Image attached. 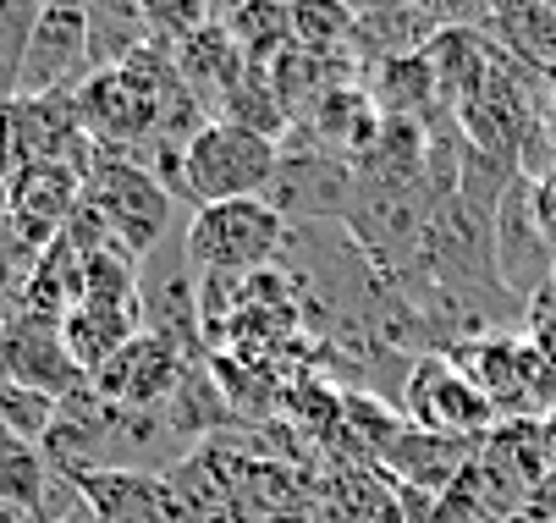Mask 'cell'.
<instances>
[{"mask_svg": "<svg viewBox=\"0 0 556 523\" xmlns=\"http://www.w3.org/2000/svg\"><path fill=\"white\" fill-rule=\"evenodd\" d=\"M276 166H281L276 138L210 116L182 149H166L161 182L177 199H188L193 209H210V204H231V199H265Z\"/></svg>", "mask_w": 556, "mask_h": 523, "instance_id": "1", "label": "cell"}, {"mask_svg": "<svg viewBox=\"0 0 556 523\" xmlns=\"http://www.w3.org/2000/svg\"><path fill=\"white\" fill-rule=\"evenodd\" d=\"M287 243L292 227L270 199H231L193 209L182 232V254L199 276H260L287 254Z\"/></svg>", "mask_w": 556, "mask_h": 523, "instance_id": "2", "label": "cell"}, {"mask_svg": "<svg viewBox=\"0 0 556 523\" xmlns=\"http://www.w3.org/2000/svg\"><path fill=\"white\" fill-rule=\"evenodd\" d=\"M84 209L105 227V238L132 254V259H149L161 248L166 227H172V188L161 182V171H149L143 161L132 155H105L84 182Z\"/></svg>", "mask_w": 556, "mask_h": 523, "instance_id": "3", "label": "cell"}, {"mask_svg": "<svg viewBox=\"0 0 556 523\" xmlns=\"http://www.w3.org/2000/svg\"><path fill=\"white\" fill-rule=\"evenodd\" d=\"M89 78H94V39H89L84 0H45V12L34 23V39H28L17 94H28V100L77 94Z\"/></svg>", "mask_w": 556, "mask_h": 523, "instance_id": "4", "label": "cell"}, {"mask_svg": "<svg viewBox=\"0 0 556 523\" xmlns=\"http://www.w3.org/2000/svg\"><path fill=\"white\" fill-rule=\"evenodd\" d=\"M403 419L435 435H457V441H480L496 424V408L473 392V381L446 358V353H425L408 363L403 381Z\"/></svg>", "mask_w": 556, "mask_h": 523, "instance_id": "5", "label": "cell"}, {"mask_svg": "<svg viewBox=\"0 0 556 523\" xmlns=\"http://www.w3.org/2000/svg\"><path fill=\"white\" fill-rule=\"evenodd\" d=\"M193 353L177 347L172 336L161 331H138L105 369H94V397L111 403V408H127V413H161L172 403V392L182 386Z\"/></svg>", "mask_w": 556, "mask_h": 523, "instance_id": "6", "label": "cell"}, {"mask_svg": "<svg viewBox=\"0 0 556 523\" xmlns=\"http://www.w3.org/2000/svg\"><path fill=\"white\" fill-rule=\"evenodd\" d=\"M0 381H17V386H34V392H50V397H77L89 392V375L77 369V358L66 353L61 342V326L45 320V315H7L0 320Z\"/></svg>", "mask_w": 556, "mask_h": 523, "instance_id": "7", "label": "cell"}, {"mask_svg": "<svg viewBox=\"0 0 556 523\" xmlns=\"http://www.w3.org/2000/svg\"><path fill=\"white\" fill-rule=\"evenodd\" d=\"M491 254H496V281L507 297H518V309H529V297H540L551 286V270H556V248L540 238L534 227V199H529V182L518 177L502 204H496V220H491Z\"/></svg>", "mask_w": 556, "mask_h": 523, "instance_id": "8", "label": "cell"}, {"mask_svg": "<svg viewBox=\"0 0 556 523\" xmlns=\"http://www.w3.org/2000/svg\"><path fill=\"white\" fill-rule=\"evenodd\" d=\"M353 188L358 177L348 171L342 155H331V149H281V166L270 177V204L292 220H320V215H342L353 209Z\"/></svg>", "mask_w": 556, "mask_h": 523, "instance_id": "9", "label": "cell"}, {"mask_svg": "<svg viewBox=\"0 0 556 523\" xmlns=\"http://www.w3.org/2000/svg\"><path fill=\"white\" fill-rule=\"evenodd\" d=\"M485 441V435H480ZM480 441H457V435H435V430H419V424H396L380 446H375V469H386L396 485L408 490H425V496H441L468 463L480 452Z\"/></svg>", "mask_w": 556, "mask_h": 523, "instance_id": "10", "label": "cell"}, {"mask_svg": "<svg viewBox=\"0 0 556 523\" xmlns=\"http://www.w3.org/2000/svg\"><path fill=\"white\" fill-rule=\"evenodd\" d=\"M84 171L77 166H28L7 182V199H12V215H7V227L28 243V248H50L61 232H66V220L77 215V204H84Z\"/></svg>", "mask_w": 556, "mask_h": 523, "instance_id": "11", "label": "cell"}, {"mask_svg": "<svg viewBox=\"0 0 556 523\" xmlns=\"http://www.w3.org/2000/svg\"><path fill=\"white\" fill-rule=\"evenodd\" d=\"M84 490L89 523H182L166 474L149 469H84L72 474Z\"/></svg>", "mask_w": 556, "mask_h": 523, "instance_id": "12", "label": "cell"}, {"mask_svg": "<svg viewBox=\"0 0 556 523\" xmlns=\"http://www.w3.org/2000/svg\"><path fill=\"white\" fill-rule=\"evenodd\" d=\"M177 72H182V84H188V94L204 105V111H215L220 100H226V89L249 72V55L237 50V39L220 28V23H204L193 39H182L177 50Z\"/></svg>", "mask_w": 556, "mask_h": 523, "instance_id": "13", "label": "cell"}, {"mask_svg": "<svg viewBox=\"0 0 556 523\" xmlns=\"http://www.w3.org/2000/svg\"><path fill=\"white\" fill-rule=\"evenodd\" d=\"M215 23L237 39L249 66H276L292 50V7L287 0H237V7Z\"/></svg>", "mask_w": 556, "mask_h": 523, "instance_id": "14", "label": "cell"}, {"mask_svg": "<svg viewBox=\"0 0 556 523\" xmlns=\"http://www.w3.org/2000/svg\"><path fill=\"white\" fill-rule=\"evenodd\" d=\"M50 474H55V463L45 458V446L39 441H23L17 430L0 424V501L39 518L45 490H50Z\"/></svg>", "mask_w": 556, "mask_h": 523, "instance_id": "15", "label": "cell"}, {"mask_svg": "<svg viewBox=\"0 0 556 523\" xmlns=\"http://www.w3.org/2000/svg\"><path fill=\"white\" fill-rule=\"evenodd\" d=\"M287 7H292V44L303 55L342 61L353 50L358 12L348 7V0H287Z\"/></svg>", "mask_w": 556, "mask_h": 523, "instance_id": "16", "label": "cell"}, {"mask_svg": "<svg viewBox=\"0 0 556 523\" xmlns=\"http://www.w3.org/2000/svg\"><path fill=\"white\" fill-rule=\"evenodd\" d=\"M215 116L249 127V132H265V138H281V132L292 127L287 100H281V89H276V78H270V66H249L243 78L226 89V100L215 105Z\"/></svg>", "mask_w": 556, "mask_h": 523, "instance_id": "17", "label": "cell"}, {"mask_svg": "<svg viewBox=\"0 0 556 523\" xmlns=\"http://www.w3.org/2000/svg\"><path fill=\"white\" fill-rule=\"evenodd\" d=\"M39 12H45V0H0V111L17 100L23 61H28V39H34Z\"/></svg>", "mask_w": 556, "mask_h": 523, "instance_id": "18", "label": "cell"}, {"mask_svg": "<svg viewBox=\"0 0 556 523\" xmlns=\"http://www.w3.org/2000/svg\"><path fill=\"white\" fill-rule=\"evenodd\" d=\"M55 419H61V397L34 392V386H17V381H0V424H7V430H17L23 441H39L45 446V435L55 430Z\"/></svg>", "mask_w": 556, "mask_h": 523, "instance_id": "19", "label": "cell"}, {"mask_svg": "<svg viewBox=\"0 0 556 523\" xmlns=\"http://www.w3.org/2000/svg\"><path fill=\"white\" fill-rule=\"evenodd\" d=\"M138 12H143V34L154 44H182L193 39L204 23H215V7L210 0H138Z\"/></svg>", "mask_w": 556, "mask_h": 523, "instance_id": "20", "label": "cell"}, {"mask_svg": "<svg viewBox=\"0 0 556 523\" xmlns=\"http://www.w3.org/2000/svg\"><path fill=\"white\" fill-rule=\"evenodd\" d=\"M523 342H529V353L540 358V369H545V386H551V403H556V292L545 286L540 297H529V309H523V331H518Z\"/></svg>", "mask_w": 556, "mask_h": 523, "instance_id": "21", "label": "cell"}, {"mask_svg": "<svg viewBox=\"0 0 556 523\" xmlns=\"http://www.w3.org/2000/svg\"><path fill=\"white\" fill-rule=\"evenodd\" d=\"M529 199H534V227H540V238L556 248V171L540 177V182H529Z\"/></svg>", "mask_w": 556, "mask_h": 523, "instance_id": "22", "label": "cell"}, {"mask_svg": "<svg viewBox=\"0 0 556 523\" xmlns=\"http://www.w3.org/2000/svg\"><path fill=\"white\" fill-rule=\"evenodd\" d=\"M523 523H556V474H545L540 480V490L523 501V512H518Z\"/></svg>", "mask_w": 556, "mask_h": 523, "instance_id": "23", "label": "cell"}, {"mask_svg": "<svg viewBox=\"0 0 556 523\" xmlns=\"http://www.w3.org/2000/svg\"><path fill=\"white\" fill-rule=\"evenodd\" d=\"M348 7H353L358 17H386V12H408V7H419V0H348Z\"/></svg>", "mask_w": 556, "mask_h": 523, "instance_id": "24", "label": "cell"}, {"mask_svg": "<svg viewBox=\"0 0 556 523\" xmlns=\"http://www.w3.org/2000/svg\"><path fill=\"white\" fill-rule=\"evenodd\" d=\"M540 446H545V469L556 474V408L540 419Z\"/></svg>", "mask_w": 556, "mask_h": 523, "instance_id": "25", "label": "cell"}, {"mask_svg": "<svg viewBox=\"0 0 556 523\" xmlns=\"http://www.w3.org/2000/svg\"><path fill=\"white\" fill-rule=\"evenodd\" d=\"M265 523H314V501H308V507H281V512H270Z\"/></svg>", "mask_w": 556, "mask_h": 523, "instance_id": "26", "label": "cell"}, {"mask_svg": "<svg viewBox=\"0 0 556 523\" xmlns=\"http://www.w3.org/2000/svg\"><path fill=\"white\" fill-rule=\"evenodd\" d=\"M7 215H12V199H7V177H0V232H7Z\"/></svg>", "mask_w": 556, "mask_h": 523, "instance_id": "27", "label": "cell"}, {"mask_svg": "<svg viewBox=\"0 0 556 523\" xmlns=\"http://www.w3.org/2000/svg\"><path fill=\"white\" fill-rule=\"evenodd\" d=\"M210 7H215V17H226V12L237 7V0H210Z\"/></svg>", "mask_w": 556, "mask_h": 523, "instance_id": "28", "label": "cell"}, {"mask_svg": "<svg viewBox=\"0 0 556 523\" xmlns=\"http://www.w3.org/2000/svg\"><path fill=\"white\" fill-rule=\"evenodd\" d=\"M551 292H556V270H551Z\"/></svg>", "mask_w": 556, "mask_h": 523, "instance_id": "29", "label": "cell"}]
</instances>
